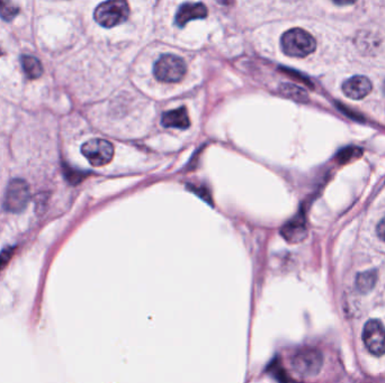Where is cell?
Here are the masks:
<instances>
[{"label":"cell","instance_id":"obj_3","mask_svg":"<svg viewBox=\"0 0 385 383\" xmlns=\"http://www.w3.org/2000/svg\"><path fill=\"white\" fill-rule=\"evenodd\" d=\"M130 15V7L126 1L114 0L99 5L94 12V19L103 28H110L122 24Z\"/></svg>","mask_w":385,"mask_h":383},{"label":"cell","instance_id":"obj_10","mask_svg":"<svg viewBox=\"0 0 385 383\" xmlns=\"http://www.w3.org/2000/svg\"><path fill=\"white\" fill-rule=\"evenodd\" d=\"M161 123L165 127L179 128V130H186L190 127V119L187 113L186 107L169 110L167 113L164 114Z\"/></svg>","mask_w":385,"mask_h":383},{"label":"cell","instance_id":"obj_16","mask_svg":"<svg viewBox=\"0 0 385 383\" xmlns=\"http://www.w3.org/2000/svg\"><path fill=\"white\" fill-rule=\"evenodd\" d=\"M283 90H284L285 94H288V96H292L293 98H297V101L306 98V92H303L302 89L297 88L295 85H283Z\"/></svg>","mask_w":385,"mask_h":383},{"label":"cell","instance_id":"obj_4","mask_svg":"<svg viewBox=\"0 0 385 383\" xmlns=\"http://www.w3.org/2000/svg\"><path fill=\"white\" fill-rule=\"evenodd\" d=\"M186 71L185 61L174 54L162 55L153 67L155 76L161 83H178L186 74Z\"/></svg>","mask_w":385,"mask_h":383},{"label":"cell","instance_id":"obj_20","mask_svg":"<svg viewBox=\"0 0 385 383\" xmlns=\"http://www.w3.org/2000/svg\"><path fill=\"white\" fill-rule=\"evenodd\" d=\"M383 92H384V94H385V83L384 85H383Z\"/></svg>","mask_w":385,"mask_h":383},{"label":"cell","instance_id":"obj_14","mask_svg":"<svg viewBox=\"0 0 385 383\" xmlns=\"http://www.w3.org/2000/svg\"><path fill=\"white\" fill-rule=\"evenodd\" d=\"M19 12V8L12 1H0V17L3 21H12Z\"/></svg>","mask_w":385,"mask_h":383},{"label":"cell","instance_id":"obj_19","mask_svg":"<svg viewBox=\"0 0 385 383\" xmlns=\"http://www.w3.org/2000/svg\"><path fill=\"white\" fill-rule=\"evenodd\" d=\"M3 50L0 49V55H3Z\"/></svg>","mask_w":385,"mask_h":383},{"label":"cell","instance_id":"obj_17","mask_svg":"<svg viewBox=\"0 0 385 383\" xmlns=\"http://www.w3.org/2000/svg\"><path fill=\"white\" fill-rule=\"evenodd\" d=\"M10 256H12V249H7L3 251L1 254H0V270L5 267L8 260H10Z\"/></svg>","mask_w":385,"mask_h":383},{"label":"cell","instance_id":"obj_1","mask_svg":"<svg viewBox=\"0 0 385 383\" xmlns=\"http://www.w3.org/2000/svg\"><path fill=\"white\" fill-rule=\"evenodd\" d=\"M281 44L283 52L292 58H306L315 52L317 48L315 37L302 28H292L285 32Z\"/></svg>","mask_w":385,"mask_h":383},{"label":"cell","instance_id":"obj_18","mask_svg":"<svg viewBox=\"0 0 385 383\" xmlns=\"http://www.w3.org/2000/svg\"><path fill=\"white\" fill-rule=\"evenodd\" d=\"M376 233H377L379 240L385 242V217L379 222V225L376 227Z\"/></svg>","mask_w":385,"mask_h":383},{"label":"cell","instance_id":"obj_9","mask_svg":"<svg viewBox=\"0 0 385 383\" xmlns=\"http://www.w3.org/2000/svg\"><path fill=\"white\" fill-rule=\"evenodd\" d=\"M206 16H208V8L205 7L204 3H184L183 6L178 10L177 15H176V24L181 28L188 21L205 19Z\"/></svg>","mask_w":385,"mask_h":383},{"label":"cell","instance_id":"obj_6","mask_svg":"<svg viewBox=\"0 0 385 383\" xmlns=\"http://www.w3.org/2000/svg\"><path fill=\"white\" fill-rule=\"evenodd\" d=\"M30 187L24 180L14 179L7 188L3 206L12 213H21L28 206L30 201Z\"/></svg>","mask_w":385,"mask_h":383},{"label":"cell","instance_id":"obj_7","mask_svg":"<svg viewBox=\"0 0 385 383\" xmlns=\"http://www.w3.org/2000/svg\"><path fill=\"white\" fill-rule=\"evenodd\" d=\"M363 342L371 354L382 356L385 354V327L379 320H371L363 329Z\"/></svg>","mask_w":385,"mask_h":383},{"label":"cell","instance_id":"obj_2","mask_svg":"<svg viewBox=\"0 0 385 383\" xmlns=\"http://www.w3.org/2000/svg\"><path fill=\"white\" fill-rule=\"evenodd\" d=\"M324 365V356L320 351L313 347H303L290 358V368L302 377H315L320 373Z\"/></svg>","mask_w":385,"mask_h":383},{"label":"cell","instance_id":"obj_13","mask_svg":"<svg viewBox=\"0 0 385 383\" xmlns=\"http://www.w3.org/2000/svg\"><path fill=\"white\" fill-rule=\"evenodd\" d=\"M377 272L375 270L365 271L356 278V289L361 293H367L375 287Z\"/></svg>","mask_w":385,"mask_h":383},{"label":"cell","instance_id":"obj_12","mask_svg":"<svg viewBox=\"0 0 385 383\" xmlns=\"http://www.w3.org/2000/svg\"><path fill=\"white\" fill-rule=\"evenodd\" d=\"M21 67L28 79H37L43 74V67L40 60L31 56V55H23L21 59Z\"/></svg>","mask_w":385,"mask_h":383},{"label":"cell","instance_id":"obj_15","mask_svg":"<svg viewBox=\"0 0 385 383\" xmlns=\"http://www.w3.org/2000/svg\"><path fill=\"white\" fill-rule=\"evenodd\" d=\"M362 151L357 147H348V149H344L339 153L340 163H347V162L353 161L358 156H361Z\"/></svg>","mask_w":385,"mask_h":383},{"label":"cell","instance_id":"obj_11","mask_svg":"<svg viewBox=\"0 0 385 383\" xmlns=\"http://www.w3.org/2000/svg\"><path fill=\"white\" fill-rule=\"evenodd\" d=\"M282 235L290 243H299L306 238V224L301 219H293L283 227Z\"/></svg>","mask_w":385,"mask_h":383},{"label":"cell","instance_id":"obj_5","mask_svg":"<svg viewBox=\"0 0 385 383\" xmlns=\"http://www.w3.org/2000/svg\"><path fill=\"white\" fill-rule=\"evenodd\" d=\"M81 153L92 167H103L112 161L114 147L108 141L94 138L81 146Z\"/></svg>","mask_w":385,"mask_h":383},{"label":"cell","instance_id":"obj_8","mask_svg":"<svg viewBox=\"0 0 385 383\" xmlns=\"http://www.w3.org/2000/svg\"><path fill=\"white\" fill-rule=\"evenodd\" d=\"M342 88L346 97L354 101H361L372 92V83L366 76H355L346 80L342 83Z\"/></svg>","mask_w":385,"mask_h":383}]
</instances>
